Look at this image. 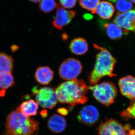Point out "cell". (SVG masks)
<instances>
[{
  "instance_id": "obj_1",
  "label": "cell",
  "mask_w": 135,
  "mask_h": 135,
  "mask_svg": "<svg viewBox=\"0 0 135 135\" xmlns=\"http://www.w3.org/2000/svg\"><path fill=\"white\" fill-rule=\"evenodd\" d=\"M88 89L83 80L76 79L60 83L55 90L60 103L73 107L86 103L88 99L86 94Z\"/></svg>"
},
{
  "instance_id": "obj_2",
  "label": "cell",
  "mask_w": 135,
  "mask_h": 135,
  "mask_svg": "<svg viewBox=\"0 0 135 135\" xmlns=\"http://www.w3.org/2000/svg\"><path fill=\"white\" fill-rule=\"evenodd\" d=\"M94 47L97 51L96 60L94 69L88 75L89 82L92 86L97 84L104 77L117 76L114 73L117 63L115 57L106 48L96 44H94Z\"/></svg>"
},
{
  "instance_id": "obj_3",
  "label": "cell",
  "mask_w": 135,
  "mask_h": 135,
  "mask_svg": "<svg viewBox=\"0 0 135 135\" xmlns=\"http://www.w3.org/2000/svg\"><path fill=\"white\" fill-rule=\"evenodd\" d=\"M5 127L12 135H33L39 128L38 123L16 110L7 118Z\"/></svg>"
},
{
  "instance_id": "obj_4",
  "label": "cell",
  "mask_w": 135,
  "mask_h": 135,
  "mask_svg": "<svg viewBox=\"0 0 135 135\" xmlns=\"http://www.w3.org/2000/svg\"><path fill=\"white\" fill-rule=\"evenodd\" d=\"M88 89L92 91L97 101L107 107L114 103L118 94L116 86L110 81H104L99 84L90 85Z\"/></svg>"
},
{
  "instance_id": "obj_5",
  "label": "cell",
  "mask_w": 135,
  "mask_h": 135,
  "mask_svg": "<svg viewBox=\"0 0 135 135\" xmlns=\"http://www.w3.org/2000/svg\"><path fill=\"white\" fill-rule=\"evenodd\" d=\"M98 133V135H135V129H132L129 124L123 126L118 121L110 119L100 123Z\"/></svg>"
},
{
  "instance_id": "obj_6",
  "label": "cell",
  "mask_w": 135,
  "mask_h": 135,
  "mask_svg": "<svg viewBox=\"0 0 135 135\" xmlns=\"http://www.w3.org/2000/svg\"><path fill=\"white\" fill-rule=\"evenodd\" d=\"M82 65L76 59H67L60 64L59 70V76L62 79L70 81L76 79L82 70Z\"/></svg>"
},
{
  "instance_id": "obj_7",
  "label": "cell",
  "mask_w": 135,
  "mask_h": 135,
  "mask_svg": "<svg viewBox=\"0 0 135 135\" xmlns=\"http://www.w3.org/2000/svg\"><path fill=\"white\" fill-rule=\"evenodd\" d=\"M33 92L35 95L36 102L42 108L52 109L57 103V95L52 88L44 87L39 89L35 88Z\"/></svg>"
},
{
  "instance_id": "obj_8",
  "label": "cell",
  "mask_w": 135,
  "mask_h": 135,
  "mask_svg": "<svg viewBox=\"0 0 135 135\" xmlns=\"http://www.w3.org/2000/svg\"><path fill=\"white\" fill-rule=\"evenodd\" d=\"M113 22L126 33L129 31L135 32V9L123 13H117Z\"/></svg>"
},
{
  "instance_id": "obj_9",
  "label": "cell",
  "mask_w": 135,
  "mask_h": 135,
  "mask_svg": "<svg viewBox=\"0 0 135 135\" xmlns=\"http://www.w3.org/2000/svg\"><path fill=\"white\" fill-rule=\"evenodd\" d=\"M56 8V12L53 25L54 27L61 30L70 23L75 16L76 13L73 11L65 10L58 4Z\"/></svg>"
},
{
  "instance_id": "obj_10",
  "label": "cell",
  "mask_w": 135,
  "mask_h": 135,
  "mask_svg": "<svg viewBox=\"0 0 135 135\" xmlns=\"http://www.w3.org/2000/svg\"><path fill=\"white\" fill-rule=\"evenodd\" d=\"M99 113L96 107L87 105L81 109L78 114V119L81 123L88 126L94 125L98 120Z\"/></svg>"
},
{
  "instance_id": "obj_11",
  "label": "cell",
  "mask_w": 135,
  "mask_h": 135,
  "mask_svg": "<svg viewBox=\"0 0 135 135\" xmlns=\"http://www.w3.org/2000/svg\"><path fill=\"white\" fill-rule=\"evenodd\" d=\"M118 86L123 95L132 101L135 100V77L127 75L121 78Z\"/></svg>"
},
{
  "instance_id": "obj_12",
  "label": "cell",
  "mask_w": 135,
  "mask_h": 135,
  "mask_svg": "<svg viewBox=\"0 0 135 135\" xmlns=\"http://www.w3.org/2000/svg\"><path fill=\"white\" fill-rule=\"evenodd\" d=\"M53 71L47 66H40L37 68L35 74L37 82L42 85H48L53 79Z\"/></svg>"
},
{
  "instance_id": "obj_13",
  "label": "cell",
  "mask_w": 135,
  "mask_h": 135,
  "mask_svg": "<svg viewBox=\"0 0 135 135\" xmlns=\"http://www.w3.org/2000/svg\"><path fill=\"white\" fill-rule=\"evenodd\" d=\"M48 126L51 132L55 133H61L66 127L65 119L57 114H54L49 118Z\"/></svg>"
},
{
  "instance_id": "obj_14",
  "label": "cell",
  "mask_w": 135,
  "mask_h": 135,
  "mask_svg": "<svg viewBox=\"0 0 135 135\" xmlns=\"http://www.w3.org/2000/svg\"><path fill=\"white\" fill-rule=\"evenodd\" d=\"M69 47L70 51L73 54L77 55H82L88 51V45L85 39L78 38L71 41Z\"/></svg>"
},
{
  "instance_id": "obj_15",
  "label": "cell",
  "mask_w": 135,
  "mask_h": 135,
  "mask_svg": "<svg viewBox=\"0 0 135 135\" xmlns=\"http://www.w3.org/2000/svg\"><path fill=\"white\" fill-rule=\"evenodd\" d=\"M114 8L113 5L105 1L100 2L97 7L95 14L98 15L103 19H109L113 16Z\"/></svg>"
},
{
  "instance_id": "obj_16",
  "label": "cell",
  "mask_w": 135,
  "mask_h": 135,
  "mask_svg": "<svg viewBox=\"0 0 135 135\" xmlns=\"http://www.w3.org/2000/svg\"><path fill=\"white\" fill-rule=\"evenodd\" d=\"M38 109V104L36 101L31 99L23 102L17 110L27 117L35 116Z\"/></svg>"
},
{
  "instance_id": "obj_17",
  "label": "cell",
  "mask_w": 135,
  "mask_h": 135,
  "mask_svg": "<svg viewBox=\"0 0 135 135\" xmlns=\"http://www.w3.org/2000/svg\"><path fill=\"white\" fill-rule=\"evenodd\" d=\"M104 27L107 35L112 40H119L122 37L123 33H126L123 29L115 23H106L104 25Z\"/></svg>"
},
{
  "instance_id": "obj_18",
  "label": "cell",
  "mask_w": 135,
  "mask_h": 135,
  "mask_svg": "<svg viewBox=\"0 0 135 135\" xmlns=\"http://www.w3.org/2000/svg\"><path fill=\"white\" fill-rule=\"evenodd\" d=\"M13 60L10 56L0 53V73H11L13 68Z\"/></svg>"
},
{
  "instance_id": "obj_19",
  "label": "cell",
  "mask_w": 135,
  "mask_h": 135,
  "mask_svg": "<svg viewBox=\"0 0 135 135\" xmlns=\"http://www.w3.org/2000/svg\"><path fill=\"white\" fill-rule=\"evenodd\" d=\"M15 84V80L11 73H0V89H8Z\"/></svg>"
},
{
  "instance_id": "obj_20",
  "label": "cell",
  "mask_w": 135,
  "mask_h": 135,
  "mask_svg": "<svg viewBox=\"0 0 135 135\" xmlns=\"http://www.w3.org/2000/svg\"><path fill=\"white\" fill-rule=\"evenodd\" d=\"M40 2V9L45 13L51 12L57 7L55 0H41Z\"/></svg>"
},
{
  "instance_id": "obj_21",
  "label": "cell",
  "mask_w": 135,
  "mask_h": 135,
  "mask_svg": "<svg viewBox=\"0 0 135 135\" xmlns=\"http://www.w3.org/2000/svg\"><path fill=\"white\" fill-rule=\"evenodd\" d=\"M133 5L130 0H117L116 7L118 13H123L131 10Z\"/></svg>"
},
{
  "instance_id": "obj_22",
  "label": "cell",
  "mask_w": 135,
  "mask_h": 135,
  "mask_svg": "<svg viewBox=\"0 0 135 135\" xmlns=\"http://www.w3.org/2000/svg\"><path fill=\"white\" fill-rule=\"evenodd\" d=\"M80 5L83 8L91 11L95 14L97 7L100 2V0H79Z\"/></svg>"
},
{
  "instance_id": "obj_23",
  "label": "cell",
  "mask_w": 135,
  "mask_h": 135,
  "mask_svg": "<svg viewBox=\"0 0 135 135\" xmlns=\"http://www.w3.org/2000/svg\"><path fill=\"white\" fill-rule=\"evenodd\" d=\"M121 115L126 119L135 118V100L131 101L128 107L122 113Z\"/></svg>"
},
{
  "instance_id": "obj_24",
  "label": "cell",
  "mask_w": 135,
  "mask_h": 135,
  "mask_svg": "<svg viewBox=\"0 0 135 135\" xmlns=\"http://www.w3.org/2000/svg\"><path fill=\"white\" fill-rule=\"evenodd\" d=\"M77 0H59L60 5L66 9L73 8L76 5Z\"/></svg>"
},
{
  "instance_id": "obj_25",
  "label": "cell",
  "mask_w": 135,
  "mask_h": 135,
  "mask_svg": "<svg viewBox=\"0 0 135 135\" xmlns=\"http://www.w3.org/2000/svg\"><path fill=\"white\" fill-rule=\"evenodd\" d=\"M57 112L60 115L64 116H66L68 113V110L65 108H59L57 109Z\"/></svg>"
},
{
  "instance_id": "obj_26",
  "label": "cell",
  "mask_w": 135,
  "mask_h": 135,
  "mask_svg": "<svg viewBox=\"0 0 135 135\" xmlns=\"http://www.w3.org/2000/svg\"><path fill=\"white\" fill-rule=\"evenodd\" d=\"M41 114L43 118H46L47 115V113L46 110H44L42 111L41 113Z\"/></svg>"
},
{
  "instance_id": "obj_27",
  "label": "cell",
  "mask_w": 135,
  "mask_h": 135,
  "mask_svg": "<svg viewBox=\"0 0 135 135\" xmlns=\"http://www.w3.org/2000/svg\"><path fill=\"white\" fill-rule=\"evenodd\" d=\"M92 16L91 15H89V14H86L84 16V17L85 19L86 20L90 19L92 18Z\"/></svg>"
},
{
  "instance_id": "obj_28",
  "label": "cell",
  "mask_w": 135,
  "mask_h": 135,
  "mask_svg": "<svg viewBox=\"0 0 135 135\" xmlns=\"http://www.w3.org/2000/svg\"><path fill=\"white\" fill-rule=\"evenodd\" d=\"M29 1H31L32 2L38 3L40 2L41 1V0H29Z\"/></svg>"
},
{
  "instance_id": "obj_29",
  "label": "cell",
  "mask_w": 135,
  "mask_h": 135,
  "mask_svg": "<svg viewBox=\"0 0 135 135\" xmlns=\"http://www.w3.org/2000/svg\"><path fill=\"white\" fill-rule=\"evenodd\" d=\"M109 1H110L112 2H114L116 1L117 0H109Z\"/></svg>"
},
{
  "instance_id": "obj_30",
  "label": "cell",
  "mask_w": 135,
  "mask_h": 135,
  "mask_svg": "<svg viewBox=\"0 0 135 135\" xmlns=\"http://www.w3.org/2000/svg\"><path fill=\"white\" fill-rule=\"evenodd\" d=\"M131 2L135 3V0H130Z\"/></svg>"
},
{
  "instance_id": "obj_31",
  "label": "cell",
  "mask_w": 135,
  "mask_h": 135,
  "mask_svg": "<svg viewBox=\"0 0 135 135\" xmlns=\"http://www.w3.org/2000/svg\"><path fill=\"white\" fill-rule=\"evenodd\" d=\"M9 135L7 134H5V135Z\"/></svg>"
}]
</instances>
